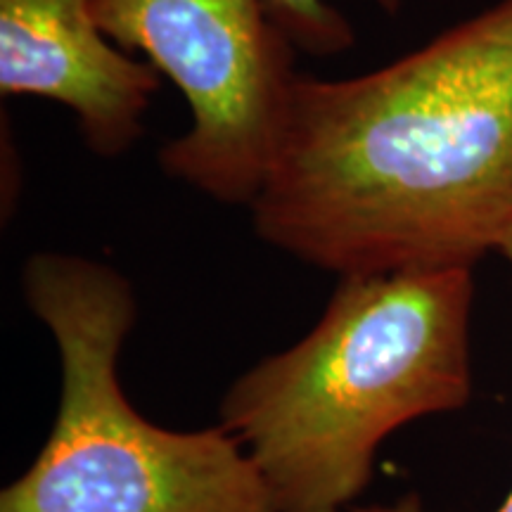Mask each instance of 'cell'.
Returning <instances> with one entry per match:
<instances>
[{"instance_id":"2","label":"cell","mask_w":512,"mask_h":512,"mask_svg":"<svg viewBox=\"0 0 512 512\" xmlns=\"http://www.w3.org/2000/svg\"><path fill=\"white\" fill-rule=\"evenodd\" d=\"M472 294V268L342 275L309 335L230 384L219 427L273 512H342L389 434L465 406Z\"/></svg>"},{"instance_id":"3","label":"cell","mask_w":512,"mask_h":512,"mask_svg":"<svg viewBox=\"0 0 512 512\" xmlns=\"http://www.w3.org/2000/svg\"><path fill=\"white\" fill-rule=\"evenodd\" d=\"M22 290L60 349L62 394L46 446L0 494V512H273L221 427L164 430L128 403L117 361L138 304L117 268L38 252Z\"/></svg>"},{"instance_id":"5","label":"cell","mask_w":512,"mask_h":512,"mask_svg":"<svg viewBox=\"0 0 512 512\" xmlns=\"http://www.w3.org/2000/svg\"><path fill=\"white\" fill-rule=\"evenodd\" d=\"M157 91V69L100 29L91 0H0V93L67 107L95 155L138 143Z\"/></svg>"},{"instance_id":"6","label":"cell","mask_w":512,"mask_h":512,"mask_svg":"<svg viewBox=\"0 0 512 512\" xmlns=\"http://www.w3.org/2000/svg\"><path fill=\"white\" fill-rule=\"evenodd\" d=\"M266 3L297 53L337 57L354 48V24L328 0H266ZM375 3L389 15H396L401 8V0H375Z\"/></svg>"},{"instance_id":"7","label":"cell","mask_w":512,"mask_h":512,"mask_svg":"<svg viewBox=\"0 0 512 512\" xmlns=\"http://www.w3.org/2000/svg\"><path fill=\"white\" fill-rule=\"evenodd\" d=\"M351 512H422V508H420V498L415 494H408L394 505H370V508H356ZM494 512H512V489L508 491L505 501L498 505Z\"/></svg>"},{"instance_id":"1","label":"cell","mask_w":512,"mask_h":512,"mask_svg":"<svg viewBox=\"0 0 512 512\" xmlns=\"http://www.w3.org/2000/svg\"><path fill=\"white\" fill-rule=\"evenodd\" d=\"M256 235L342 275L512 249V0L351 79L299 74Z\"/></svg>"},{"instance_id":"4","label":"cell","mask_w":512,"mask_h":512,"mask_svg":"<svg viewBox=\"0 0 512 512\" xmlns=\"http://www.w3.org/2000/svg\"><path fill=\"white\" fill-rule=\"evenodd\" d=\"M95 22L166 76L188 102L190 128L159 166L223 204L252 207L290 107L297 48L266 0H91Z\"/></svg>"}]
</instances>
